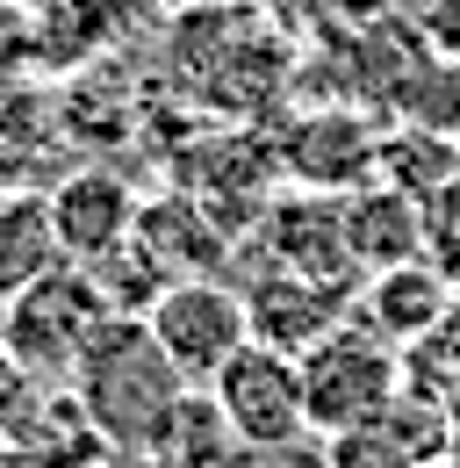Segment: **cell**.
<instances>
[{"mask_svg":"<svg viewBox=\"0 0 460 468\" xmlns=\"http://www.w3.org/2000/svg\"><path fill=\"white\" fill-rule=\"evenodd\" d=\"M230 447H237V440H230L216 397H209V389H187V397L166 410V425L144 440L137 462H144V468H216Z\"/></svg>","mask_w":460,"mask_h":468,"instance_id":"13","label":"cell"},{"mask_svg":"<svg viewBox=\"0 0 460 468\" xmlns=\"http://www.w3.org/2000/svg\"><path fill=\"white\" fill-rule=\"evenodd\" d=\"M0 468H44L37 454H22V447H0Z\"/></svg>","mask_w":460,"mask_h":468,"instance_id":"18","label":"cell"},{"mask_svg":"<svg viewBox=\"0 0 460 468\" xmlns=\"http://www.w3.org/2000/svg\"><path fill=\"white\" fill-rule=\"evenodd\" d=\"M44 195H51V224H58V245H65L72 267H109L115 252H130L144 195L115 166H72Z\"/></svg>","mask_w":460,"mask_h":468,"instance_id":"6","label":"cell"},{"mask_svg":"<svg viewBox=\"0 0 460 468\" xmlns=\"http://www.w3.org/2000/svg\"><path fill=\"white\" fill-rule=\"evenodd\" d=\"M109 317H115V303L94 267H58L37 289L0 303V339L37 382H72V367L87 360V346L101 339Z\"/></svg>","mask_w":460,"mask_h":468,"instance_id":"2","label":"cell"},{"mask_svg":"<svg viewBox=\"0 0 460 468\" xmlns=\"http://www.w3.org/2000/svg\"><path fill=\"white\" fill-rule=\"evenodd\" d=\"M72 267L65 245H58V224H51V195L37 187H7L0 195V303L22 289H37L44 274Z\"/></svg>","mask_w":460,"mask_h":468,"instance_id":"12","label":"cell"},{"mask_svg":"<svg viewBox=\"0 0 460 468\" xmlns=\"http://www.w3.org/2000/svg\"><path fill=\"white\" fill-rule=\"evenodd\" d=\"M37 65H44L37 7H29V0H0V87H22Z\"/></svg>","mask_w":460,"mask_h":468,"instance_id":"14","label":"cell"},{"mask_svg":"<svg viewBox=\"0 0 460 468\" xmlns=\"http://www.w3.org/2000/svg\"><path fill=\"white\" fill-rule=\"evenodd\" d=\"M209 397L224 410L230 440L237 447H259V454H281L309 432V410H302V367L295 353L267 346V339H245L230 353V367L209 382Z\"/></svg>","mask_w":460,"mask_h":468,"instance_id":"5","label":"cell"},{"mask_svg":"<svg viewBox=\"0 0 460 468\" xmlns=\"http://www.w3.org/2000/svg\"><path fill=\"white\" fill-rule=\"evenodd\" d=\"M339 209H345V252H352L360 274H389V267L424 260V202L417 195H402L389 180H367Z\"/></svg>","mask_w":460,"mask_h":468,"instance_id":"10","label":"cell"},{"mask_svg":"<svg viewBox=\"0 0 460 468\" xmlns=\"http://www.w3.org/2000/svg\"><path fill=\"white\" fill-rule=\"evenodd\" d=\"M72 397L101 425V440L130 462V454H144V440L166 425V410L187 397V382H180V367L159 353L152 324L130 317V310H115L109 324H101V339L87 346V360L72 367Z\"/></svg>","mask_w":460,"mask_h":468,"instance_id":"1","label":"cell"},{"mask_svg":"<svg viewBox=\"0 0 460 468\" xmlns=\"http://www.w3.org/2000/svg\"><path fill=\"white\" fill-rule=\"evenodd\" d=\"M382 7L389 0H302V15L317 29H367V22H382Z\"/></svg>","mask_w":460,"mask_h":468,"instance_id":"17","label":"cell"},{"mask_svg":"<svg viewBox=\"0 0 460 468\" xmlns=\"http://www.w3.org/2000/svg\"><path fill=\"white\" fill-rule=\"evenodd\" d=\"M360 332H374L382 346L417 353L424 339L446 332L454 317V282L432 267V260H410V267H389V274H367L352 289V310H345Z\"/></svg>","mask_w":460,"mask_h":468,"instance_id":"7","label":"cell"},{"mask_svg":"<svg viewBox=\"0 0 460 468\" xmlns=\"http://www.w3.org/2000/svg\"><path fill=\"white\" fill-rule=\"evenodd\" d=\"M245 310H252V339H267V346H281V353H309L324 332L345 324L352 295L324 289V282H309V274H288V267H267V274L245 289Z\"/></svg>","mask_w":460,"mask_h":468,"instance_id":"9","label":"cell"},{"mask_svg":"<svg viewBox=\"0 0 460 468\" xmlns=\"http://www.w3.org/2000/svg\"><path fill=\"white\" fill-rule=\"evenodd\" d=\"M295 367H302L309 432L352 440V432H367L382 410L402 404V353L382 346L374 332H360L352 317H345L339 332H324L309 353H295Z\"/></svg>","mask_w":460,"mask_h":468,"instance_id":"3","label":"cell"},{"mask_svg":"<svg viewBox=\"0 0 460 468\" xmlns=\"http://www.w3.org/2000/svg\"><path fill=\"white\" fill-rule=\"evenodd\" d=\"M130 260L166 289V282H194L224 260V231L209 224V209L194 195H152L137 209V238H130Z\"/></svg>","mask_w":460,"mask_h":468,"instance_id":"8","label":"cell"},{"mask_svg":"<svg viewBox=\"0 0 460 468\" xmlns=\"http://www.w3.org/2000/svg\"><path fill=\"white\" fill-rule=\"evenodd\" d=\"M37 397H44V382H37V375L7 353V339H0V447L22 432V418L37 410Z\"/></svg>","mask_w":460,"mask_h":468,"instance_id":"16","label":"cell"},{"mask_svg":"<svg viewBox=\"0 0 460 468\" xmlns=\"http://www.w3.org/2000/svg\"><path fill=\"white\" fill-rule=\"evenodd\" d=\"M7 447L37 454L44 468H122V454L101 440V425H94L87 404L72 397V382H44L37 410L22 418V432H15Z\"/></svg>","mask_w":460,"mask_h":468,"instance_id":"11","label":"cell"},{"mask_svg":"<svg viewBox=\"0 0 460 468\" xmlns=\"http://www.w3.org/2000/svg\"><path fill=\"white\" fill-rule=\"evenodd\" d=\"M152 339L180 367L187 389H209L230 367V353L252 339V310H245V289H230L224 274H194V282H166L144 310Z\"/></svg>","mask_w":460,"mask_h":468,"instance_id":"4","label":"cell"},{"mask_svg":"<svg viewBox=\"0 0 460 468\" xmlns=\"http://www.w3.org/2000/svg\"><path fill=\"white\" fill-rule=\"evenodd\" d=\"M424 260L460 282V180H446L439 195H424Z\"/></svg>","mask_w":460,"mask_h":468,"instance_id":"15","label":"cell"}]
</instances>
